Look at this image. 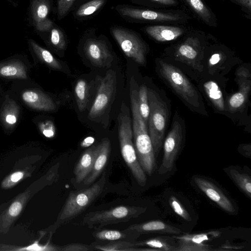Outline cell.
Listing matches in <instances>:
<instances>
[{"label":"cell","instance_id":"1","mask_svg":"<svg viewBox=\"0 0 251 251\" xmlns=\"http://www.w3.org/2000/svg\"><path fill=\"white\" fill-rule=\"evenodd\" d=\"M137 84L132 78L130 81V98L132 114V131L135 151L139 162L145 173L149 176L155 167V154L149 136L147 126L139 109Z\"/></svg>","mask_w":251,"mask_h":251},{"label":"cell","instance_id":"2","mask_svg":"<svg viewBox=\"0 0 251 251\" xmlns=\"http://www.w3.org/2000/svg\"><path fill=\"white\" fill-rule=\"evenodd\" d=\"M119 16L129 23L152 25H183L192 19L180 9H151L128 4L114 6Z\"/></svg>","mask_w":251,"mask_h":251},{"label":"cell","instance_id":"3","mask_svg":"<svg viewBox=\"0 0 251 251\" xmlns=\"http://www.w3.org/2000/svg\"><path fill=\"white\" fill-rule=\"evenodd\" d=\"M118 121L119 139L123 158L138 184L144 186L147 182V177L137 157L132 143L131 120L128 110L127 112L124 110V104L122 105V111L119 114Z\"/></svg>","mask_w":251,"mask_h":251},{"label":"cell","instance_id":"4","mask_svg":"<svg viewBox=\"0 0 251 251\" xmlns=\"http://www.w3.org/2000/svg\"><path fill=\"white\" fill-rule=\"evenodd\" d=\"M150 106L148 133L155 154H157L162 145L168 120L169 111L165 102L155 91H148Z\"/></svg>","mask_w":251,"mask_h":251},{"label":"cell","instance_id":"5","mask_svg":"<svg viewBox=\"0 0 251 251\" xmlns=\"http://www.w3.org/2000/svg\"><path fill=\"white\" fill-rule=\"evenodd\" d=\"M159 64L160 74L177 94L193 108L200 109L203 105L201 95L183 72L162 60Z\"/></svg>","mask_w":251,"mask_h":251},{"label":"cell","instance_id":"6","mask_svg":"<svg viewBox=\"0 0 251 251\" xmlns=\"http://www.w3.org/2000/svg\"><path fill=\"white\" fill-rule=\"evenodd\" d=\"M179 43L168 48L180 61L197 68V63L203 57L207 38L202 31H188Z\"/></svg>","mask_w":251,"mask_h":251},{"label":"cell","instance_id":"7","mask_svg":"<svg viewBox=\"0 0 251 251\" xmlns=\"http://www.w3.org/2000/svg\"><path fill=\"white\" fill-rule=\"evenodd\" d=\"M108 39L94 28L85 30L79 41V46L89 60L96 66H108L113 59Z\"/></svg>","mask_w":251,"mask_h":251},{"label":"cell","instance_id":"8","mask_svg":"<svg viewBox=\"0 0 251 251\" xmlns=\"http://www.w3.org/2000/svg\"><path fill=\"white\" fill-rule=\"evenodd\" d=\"M106 181L105 173L91 186L71 192L59 216V220L69 221L82 213L101 193Z\"/></svg>","mask_w":251,"mask_h":251},{"label":"cell","instance_id":"9","mask_svg":"<svg viewBox=\"0 0 251 251\" xmlns=\"http://www.w3.org/2000/svg\"><path fill=\"white\" fill-rule=\"evenodd\" d=\"M146 210V207L120 205L107 210L90 212L85 214L82 224L89 228L99 229L107 225L127 222L140 216Z\"/></svg>","mask_w":251,"mask_h":251},{"label":"cell","instance_id":"10","mask_svg":"<svg viewBox=\"0 0 251 251\" xmlns=\"http://www.w3.org/2000/svg\"><path fill=\"white\" fill-rule=\"evenodd\" d=\"M110 33L124 53L136 62L144 65L148 51V45L138 32L125 26L114 25Z\"/></svg>","mask_w":251,"mask_h":251},{"label":"cell","instance_id":"11","mask_svg":"<svg viewBox=\"0 0 251 251\" xmlns=\"http://www.w3.org/2000/svg\"><path fill=\"white\" fill-rule=\"evenodd\" d=\"M184 136V124L176 112L170 130L164 141L163 156L158 169L159 174H165L173 169L182 145Z\"/></svg>","mask_w":251,"mask_h":251},{"label":"cell","instance_id":"12","mask_svg":"<svg viewBox=\"0 0 251 251\" xmlns=\"http://www.w3.org/2000/svg\"><path fill=\"white\" fill-rule=\"evenodd\" d=\"M115 77L112 71L107 72L101 80L96 97L89 111L91 119L101 116L106 109L114 91Z\"/></svg>","mask_w":251,"mask_h":251},{"label":"cell","instance_id":"13","mask_svg":"<svg viewBox=\"0 0 251 251\" xmlns=\"http://www.w3.org/2000/svg\"><path fill=\"white\" fill-rule=\"evenodd\" d=\"M221 232L211 230L196 234H184L174 237L178 241L176 251H212L211 246L205 243L220 236Z\"/></svg>","mask_w":251,"mask_h":251},{"label":"cell","instance_id":"14","mask_svg":"<svg viewBox=\"0 0 251 251\" xmlns=\"http://www.w3.org/2000/svg\"><path fill=\"white\" fill-rule=\"evenodd\" d=\"M141 30L151 39L159 43L175 41L188 31L183 25H150L143 27Z\"/></svg>","mask_w":251,"mask_h":251},{"label":"cell","instance_id":"15","mask_svg":"<svg viewBox=\"0 0 251 251\" xmlns=\"http://www.w3.org/2000/svg\"><path fill=\"white\" fill-rule=\"evenodd\" d=\"M194 182L200 190L223 210L230 214L235 213L233 202L215 184L200 176L195 177Z\"/></svg>","mask_w":251,"mask_h":251},{"label":"cell","instance_id":"16","mask_svg":"<svg viewBox=\"0 0 251 251\" xmlns=\"http://www.w3.org/2000/svg\"><path fill=\"white\" fill-rule=\"evenodd\" d=\"M53 0H29L27 20L34 30L49 24V16L53 9Z\"/></svg>","mask_w":251,"mask_h":251},{"label":"cell","instance_id":"17","mask_svg":"<svg viewBox=\"0 0 251 251\" xmlns=\"http://www.w3.org/2000/svg\"><path fill=\"white\" fill-rule=\"evenodd\" d=\"M47 45L56 51L65 50L68 40L65 31L52 20L40 29L35 31Z\"/></svg>","mask_w":251,"mask_h":251},{"label":"cell","instance_id":"18","mask_svg":"<svg viewBox=\"0 0 251 251\" xmlns=\"http://www.w3.org/2000/svg\"><path fill=\"white\" fill-rule=\"evenodd\" d=\"M31 195V192L29 189L20 194L3 213L0 218V229L1 231L6 233L8 230L11 225L22 212Z\"/></svg>","mask_w":251,"mask_h":251},{"label":"cell","instance_id":"19","mask_svg":"<svg viewBox=\"0 0 251 251\" xmlns=\"http://www.w3.org/2000/svg\"><path fill=\"white\" fill-rule=\"evenodd\" d=\"M250 74L246 70H240L237 72L239 90L232 95L228 101L231 111H236L242 107L247 101L251 88Z\"/></svg>","mask_w":251,"mask_h":251},{"label":"cell","instance_id":"20","mask_svg":"<svg viewBox=\"0 0 251 251\" xmlns=\"http://www.w3.org/2000/svg\"><path fill=\"white\" fill-rule=\"evenodd\" d=\"M110 151V143L107 139H103L97 146V151L91 173L84 180L85 185L94 182L103 170L108 158Z\"/></svg>","mask_w":251,"mask_h":251},{"label":"cell","instance_id":"21","mask_svg":"<svg viewBox=\"0 0 251 251\" xmlns=\"http://www.w3.org/2000/svg\"><path fill=\"white\" fill-rule=\"evenodd\" d=\"M23 101L29 107L37 110L52 111L56 105L50 97L35 90H27L22 94Z\"/></svg>","mask_w":251,"mask_h":251},{"label":"cell","instance_id":"22","mask_svg":"<svg viewBox=\"0 0 251 251\" xmlns=\"http://www.w3.org/2000/svg\"><path fill=\"white\" fill-rule=\"evenodd\" d=\"M204 24L212 27L217 26L216 15L204 0H181Z\"/></svg>","mask_w":251,"mask_h":251},{"label":"cell","instance_id":"23","mask_svg":"<svg viewBox=\"0 0 251 251\" xmlns=\"http://www.w3.org/2000/svg\"><path fill=\"white\" fill-rule=\"evenodd\" d=\"M126 229L141 233H159L178 235L181 231L179 228L160 220L151 221L134 224Z\"/></svg>","mask_w":251,"mask_h":251},{"label":"cell","instance_id":"24","mask_svg":"<svg viewBox=\"0 0 251 251\" xmlns=\"http://www.w3.org/2000/svg\"><path fill=\"white\" fill-rule=\"evenodd\" d=\"M96 151L97 146H92L82 154L74 171L76 182L79 183L83 181L91 173Z\"/></svg>","mask_w":251,"mask_h":251},{"label":"cell","instance_id":"25","mask_svg":"<svg viewBox=\"0 0 251 251\" xmlns=\"http://www.w3.org/2000/svg\"><path fill=\"white\" fill-rule=\"evenodd\" d=\"M140 233L129 229L123 231L112 229H102L96 230L93 233V237L99 241H127L134 242Z\"/></svg>","mask_w":251,"mask_h":251},{"label":"cell","instance_id":"26","mask_svg":"<svg viewBox=\"0 0 251 251\" xmlns=\"http://www.w3.org/2000/svg\"><path fill=\"white\" fill-rule=\"evenodd\" d=\"M107 0H88L74 8L73 16L78 21L87 20L95 15L106 4Z\"/></svg>","mask_w":251,"mask_h":251},{"label":"cell","instance_id":"27","mask_svg":"<svg viewBox=\"0 0 251 251\" xmlns=\"http://www.w3.org/2000/svg\"><path fill=\"white\" fill-rule=\"evenodd\" d=\"M0 76L26 79V68L23 62L18 59H14L0 62Z\"/></svg>","mask_w":251,"mask_h":251},{"label":"cell","instance_id":"28","mask_svg":"<svg viewBox=\"0 0 251 251\" xmlns=\"http://www.w3.org/2000/svg\"><path fill=\"white\" fill-rule=\"evenodd\" d=\"M27 43L30 51L42 62L52 69L61 70V64L49 50L40 46L32 39H29Z\"/></svg>","mask_w":251,"mask_h":251},{"label":"cell","instance_id":"29","mask_svg":"<svg viewBox=\"0 0 251 251\" xmlns=\"http://www.w3.org/2000/svg\"><path fill=\"white\" fill-rule=\"evenodd\" d=\"M135 241H112L105 245H94V249L104 251H149V248H141L135 247Z\"/></svg>","mask_w":251,"mask_h":251},{"label":"cell","instance_id":"30","mask_svg":"<svg viewBox=\"0 0 251 251\" xmlns=\"http://www.w3.org/2000/svg\"><path fill=\"white\" fill-rule=\"evenodd\" d=\"M205 92L214 106L220 111L225 109L222 92L219 85L214 81H208L203 84Z\"/></svg>","mask_w":251,"mask_h":251},{"label":"cell","instance_id":"31","mask_svg":"<svg viewBox=\"0 0 251 251\" xmlns=\"http://www.w3.org/2000/svg\"><path fill=\"white\" fill-rule=\"evenodd\" d=\"M228 175L238 187L250 199H251V177L247 173L235 169H230Z\"/></svg>","mask_w":251,"mask_h":251},{"label":"cell","instance_id":"32","mask_svg":"<svg viewBox=\"0 0 251 251\" xmlns=\"http://www.w3.org/2000/svg\"><path fill=\"white\" fill-rule=\"evenodd\" d=\"M142 246L154 249L156 251H176L177 247L162 237H156L143 241L135 242V247Z\"/></svg>","mask_w":251,"mask_h":251},{"label":"cell","instance_id":"33","mask_svg":"<svg viewBox=\"0 0 251 251\" xmlns=\"http://www.w3.org/2000/svg\"><path fill=\"white\" fill-rule=\"evenodd\" d=\"M138 6L151 9H166L176 7L180 4L179 0H129Z\"/></svg>","mask_w":251,"mask_h":251},{"label":"cell","instance_id":"34","mask_svg":"<svg viewBox=\"0 0 251 251\" xmlns=\"http://www.w3.org/2000/svg\"><path fill=\"white\" fill-rule=\"evenodd\" d=\"M75 94L78 109L83 111L86 107L89 96V87L85 80L77 81L75 87Z\"/></svg>","mask_w":251,"mask_h":251},{"label":"cell","instance_id":"35","mask_svg":"<svg viewBox=\"0 0 251 251\" xmlns=\"http://www.w3.org/2000/svg\"><path fill=\"white\" fill-rule=\"evenodd\" d=\"M148 91L145 86H141L138 91V98L139 112L147 126L150 114Z\"/></svg>","mask_w":251,"mask_h":251},{"label":"cell","instance_id":"36","mask_svg":"<svg viewBox=\"0 0 251 251\" xmlns=\"http://www.w3.org/2000/svg\"><path fill=\"white\" fill-rule=\"evenodd\" d=\"M77 0H55L54 12L56 19L61 20L73 10Z\"/></svg>","mask_w":251,"mask_h":251},{"label":"cell","instance_id":"37","mask_svg":"<svg viewBox=\"0 0 251 251\" xmlns=\"http://www.w3.org/2000/svg\"><path fill=\"white\" fill-rule=\"evenodd\" d=\"M18 115V108L16 104L10 102L5 106L2 118L4 124L9 126H12L17 123Z\"/></svg>","mask_w":251,"mask_h":251},{"label":"cell","instance_id":"38","mask_svg":"<svg viewBox=\"0 0 251 251\" xmlns=\"http://www.w3.org/2000/svg\"><path fill=\"white\" fill-rule=\"evenodd\" d=\"M28 173L25 171H18L7 176L1 182L3 189L10 188L27 176Z\"/></svg>","mask_w":251,"mask_h":251},{"label":"cell","instance_id":"39","mask_svg":"<svg viewBox=\"0 0 251 251\" xmlns=\"http://www.w3.org/2000/svg\"><path fill=\"white\" fill-rule=\"evenodd\" d=\"M169 203L176 214L187 221H191L190 215L176 197L171 196L169 199Z\"/></svg>","mask_w":251,"mask_h":251},{"label":"cell","instance_id":"40","mask_svg":"<svg viewBox=\"0 0 251 251\" xmlns=\"http://www.w3.org/2000/svg\"><path fill=\"white\" fill-rule=\"evenodd\" d=\"M39 128L42 134L46 137L51 138L55 134V127L50 121L42 122L40 124Z\"/></svg>","mask_w":251,"mask_h":251},{"label":"cell","instance_id":"41","mask_svg":"<svg viewBox=\"0 0 251 251\" xmlns=\"http://www.w3.org/2000/svg\"><path fill=\"white\" fill-rule=\"evenodd\" d=\"M241 7L249 19H251V0H228Z\"/></svg>","mask_w":251,"mask_h":251},{"label":"cell","instance_id":"42","mask_svg":"<svg viewBox=\"0 0 251 251\" xmlns=\"http://www.w3.org/2000/svg\"><path fill=\"white\" fill-rule=\"evenodd\" d=\"M90 246L81 244H70L60 248L62 251H87L91 250Z\"/></svg>","mask_w":251,"mask_h":251},{"label":"cell","instance_id":"43","mask_svg":"<svg viewBox=\"0 0 251 251\" xmlns=\"http://www.w3.org/2000/svg\"><path fill=\"white\" fill-rule=\"evenodd\" d=\"M18 250H34V251H60V248L50 246L47 244L45 246H41L37 243H34L32 245L25 248L19 249Z\"/></svg>","mask_w":251,"mask_h":251},{"label":"cell","instance_id":"44","mask_svg":"<svg viewBox=\"0 0 251 251\" xmlns=\"http://www.w3.org/2000/svg\"><path fill=\"white\" fill-rule=\"evenodd\" d=\"M243 246H234L229 244H225L222 245L219 248L216 249L217 251H233L241 249Z\"/></svg>","mask_w":251,"mask_h":251},{"label":"cell","instance_id":"45","mask_svg":"<svg viewBox=\"0 0 251 251\" xmlns=\"http://www.w3.org/2000/svg\"><path fill=\"white\" fill-rule=\"evenodd\" d=\"M240 152L242 153L244 156L250 158L251 157L250 145H243L242 147L240 148Z\"/></svg>","mask_w":251,"mask_h":251},{"label":"cell","instance_id":"46","mask_svg":"<svg viewBox=\"0 0 251 251\" xmlns=\"http://www.w3.org/2000/svg\"><path fill=\"white\" fill-rule=\"evenodd\" d=\"M94 142V139L92 137H89L85 139L81 143L83 147H88L91 145Z\"/></svg>","mask_w":251,"mask_h":251},{"label":"cell","instance_id":"47","mask_svg":"<svg viewBox=\"0 0 251 251\" xmlns=\"http://www.w3.org/2000/svg\"><path fill=\"white\" fill-rule=\"evenodd\" d=\"M7 2L10 3L14 7H16L19 4L21 0H6Z\"/></svg>","mask_w":251,"mask_h":251}]
</instances>
